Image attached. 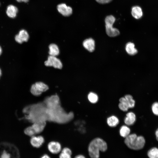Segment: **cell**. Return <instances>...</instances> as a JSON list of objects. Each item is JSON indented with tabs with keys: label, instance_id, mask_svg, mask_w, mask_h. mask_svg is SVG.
<instances>
[{
	"label": "cell",
	"instance_id": "6da1fadb",
	"mask_svg": "<svg viewBox=\"0 0 158 158\" xmlns=\"http://www.w3.org/2000/svg\"><path fill=\"white\" fill-rule=\"evenodd\" d=\"M107 146L105 141L101 138H96L92 140L89 144L88 151L91 158H99V152H105Z\"/></svg>",
	"mask_w": 158,
	"mask_h": 158
},
{
	"label": "cell",
	"instance_id": "7a4b0ae2",
	"mask_svg": "<svg viewBox=\"0 0 158 158\" xmlns=\"http://www.w3.org/2000/svg\"><path fill=\"white\" fill-rule=\"evenodd\" d=\"M145 140L142 136H138L135 133L129 134L125 138L124 142L129 148L135 150L142 149L145 144Z\"/></svg>",
	"mask_w": 158,
	"mask_h": 158
},
{
	"label": "cell",
	"instance_id": "3957f363",
	"mask_svg": "<svg viewBox=\"0 0 158 158\" xmlns=\"http://www.w3.org/2000/svg\"><path fill=\"white\" fill-rule=\"evenodd\" d=\"M115 20V18L112 15L107 16L105 18L106 32L107 34L111 37L116 36L120 34L119 30L113 27Z\"/></svg>",
	"mask_w": 158,
	"mask_h": 158
},
{
	"label": "cell",
	"instance_id": "277c9868",
	"mask_svg": "<svg viewBox=\"0 0 158 158\" xmlns=\"http://www.w3.org/2000/svg\"><path fill=\"white\" fill-rule=\"evenodd\" d=\"M119 101L118 107L123 111H127L129 108H133L135 106V101L132 96L130 95H126L124 97L121 98Z\"/></svg>",
	"mask_w": 158,
	"mask_h": 158
},
{
	"label": "cell",
	"instance_id": "5b68a950",
	"mask_svg": "<svg viewBox=\"0 0 158 158\" xmlns=\"http://www.w3.org/2000/svg\"><path fill=\"white\" fill-rule=\"evenodd\" d=\"M48 89V87L47 85L42 82H39L32 85L30 92L34 95L39 96L42 92L46 91Z\"/></svg>",
	"mask_w": 158,
	"mask_h": 158
},
{
	"label": "cell",
	"instance_id": "8992f818",
	"mask_svg": "<svg viewBox=\"0 0 158 158\" xmlns=\"http://www.w3.org/2000/svg\"><path fill=\"white\" fill-rule=\"evenodd\" d=\"M44 64L47 66H53L59 69L62 68V64L60 60L56 56H49L45 61Z\"/></svg>",
	"mask_w": 158,
	"mask_h": 158
},
{
	"label": "cell",
	"instance_id": "52a82bcc",
	"mask_svg": "<svg viewBox=\"0 0 158 158\" xmlns=\"http://www.w3.org/2000/svg\"><path fill=\"white\" fill-rule=\"evenodd\" d=\"M59 99L56 95H53L47 98L44 102L47 107L49 108H54L60 106Z\"/></svg>",
	"mask_w": 158,
	"mask_h": 158
},
{
	"label": "cell",
	"instance_id": "ba28073f",
	"mask_svg": "<svg viewBox=\"0 0 158 158\" xmlns=\"http://www.w3.org/2000/svg\"><path fill=\"white\" fill-rule=\"evenodd\" d=\"M47 148L51 153L56 154L59 153L61 150V146L59 142L52 141L50 142L48 144Z\"/></svg>",
	"mask_w": 158,
	"mask_h": 158
},
{
	"label": "cell",
	"instance_id": "9c48e42d",
	"mask_svg": "<svg viewBox=\"0 0 158 158\" xmlns=\"http://www.w3.org/2000/svg\"><path fill=\"white\" fill-rule=\"evenodd\" d=\"M57 9L60 13L65 16H69L72 13V8L70 6H67L65 4H59L57 6Z\"/></svg>",
	"mask_w": 158,
	"mask_h": 158
},
{
	"label": "cell",
	"instance_id": "30bf717a",
	"mask_svg": "<svg viewBox=\"0 0 158 158\" xmlns=\"http://www.w3.org/2000/svg\"><path fill=\"white\" fill-rule=\"evenodd\" d=\"M44 138L42 136L31 137L30 142L31 145L34 147L38 148L40 147L44 143Z\"/></svg>",
	"mask_w": 158,
	"mask_h": 158
},
{
	"label": "cell",
	"instance_id": "8fae6325",
	"mask_svg": "<svg viewBox=\"0 0 158 158\" xmlns=\"http://www.w3.org/2000/svg\"><path fill=\"white\" fill-rule=\"evenodd\" d=\"M29 37L28 33L24 30H20L19 34L15 37L16 41L18 43L21 44L24 42H27Z\"/></svg>",
	"mask_w": 158,
	"mask_h": 158
},
{
	"label": "cell",
	"instance_id": "7c38bea8",
	"mask_svg": "<svg viewBox=\"0 0 158 158\" xmlns=\"http://www.w3.org/2000/svg\"><path fill=\"white\" fill-rule=\"evenodd\" d=\"M84 47L90 52L93 51L95 48V42L92 38L87 39L83 42Z\"/></svg>",
	"mask_w": 158,
	"mask_h": 158
},
{
	"label": "cell",
	"instance_id": "4fadbf2b",
	"mask_svg": "<svg viewBox=\"0 0 158 158\" xmlns=\"http://www.w3.org/2000/svg\"><path fill=\"white\" fill-rule=\"evenodd\" d=\"M46 122L44 121H37L33 123L32 127L36 134L39 133L43 130L46 125Z\"/></svg>",
	"mask_w": 158,
	"mask_h": 158
},
{
	"label": "cell",
	"instance_id": "5bb4252c",
	"mask_svg": "<svg viewBox=\"0 0 158 158\" xmlns=\"http://www.w3.org/2000/svg\"><path fill=\"white\" fill-rule=\"evenodd\" d=\"M136 121V116L133 112H129L126 114L124 119V123L127 125L130 126L133 124Z\"/></svg>",
	"mask_w": 158,
	"mask_h": 158
},
{
	"label": "cell",
	"instance_id": "9a60e30c",
	"mask_svg": "<svg viewBox=\"0 0 158 158\" xmlns=\"http://www.w3.org/2000/svg\"><path fill=\"white\" fill-rule=\"evenodd\" d=\"M131 14L135 18L139 19L143 15V12L141 8L139 6H136L132 8Z\"/></svg>",
	"mask_w": 158,
	"mask_h": 158
},
{
	"label": "cell",
	"instance_id": "2e32d148",
	"mask_svg": "<svg viewBox=\"0 0 158 158\" xmlns=\"http://www.w3.org/2000/svg\"><path fill=\"white\" fill-rule=\"evenodd\" d=\"M18 12L17 8L12 5H11L7 7L6 13L8 17L13 18L16 17Z\"/></svg>",
	"mask_w": 158,
	"mask_h": 158
},
{
	"label": "cell",
	"instance_id": "e0dca14e",
	"mask_svg": "<svg viewBox=\"0 0 158 158\" xmlns=\"http://www.w3.org/2000/svg\"><path fill=\"white\" fill-rule=\"evenodd\" d=\"M125 49L127 52L131 55H134L138 52L137 50L135 48L134 44L131 42H129L126 44Z\"/></svg>",
	"mask_w": 158,
	"mask_h": 158
},
{
	"label": "cell",
	"instance_id": "ac0fdd59",
	"mask_svg": "<svg viewBox=\"0 0 158 158\" xmlns=\"http://www.w3.org/2000/svg\"><path fill=\"white\" fill-rule=\"evenodd\" d=\"M49 54L50 56H56L59 53L58 46L54 44H51L49 46Z\"/></svg>",
	"mask_w": 158,
	"mask_h": 158
},
{
	"label": "cell",
	"instance_id": "d6986e66",
	"mask_svg": "<svg viewBox=\"0 0 158 158\" xmlns=\"http://www.w3.org/2000/svg\"><path fill=\"white\" fill-rule=\"evenodd\" d=\"M107 122L109 126L114 127L116 126L119 123V120L116 116H112L107 118Z\"/></svg>",
	"mask_w": 158,
	"mask_h": 158
},
{
	"label": "cell",
	"instance_id": "ffe728a7",
	"mask_svg": "<svg viewBox=\"0 0 158 158\" xmlns=\"http://www.w3.org/2000/svg\"><path fill=\"white\" fill-rule=\"evenodd\" d=\"M130 130L129 127L125 125L122 126L120 130V135L123 138H126L130 134Z\"/></svg>",
	"mask_w": 158,
	"mask_h": 158
},
{
	"label": "cell",
	"instance_id": "44dd1931",
	"mask_svg": "<svg viewBox=\"0 0 158 158\" xmlns=\"http://www.w3.org/2000/svg\"><path fill=\"white\" fill-rule=\"evenodd\" d=\"M147 155L149 158H158V148H152L148 151Z\"/></svg>",
	"mask_w": 158,
	"mask_h": 158
},
{
	"label": "cell",
	"instance_id": "7402d4cb",
	"mask_svg": "<svg viewBox=\"0 0 158 158\" xmlns=\"http://www.w3.org/2000/svg\"><path fill=\"white\" fill-rule=\"evenodd\" d=\"M88 99L89 101L92 103H96L98 99L97 95L95 93L92 92H90L88 95Z\"/></svg>",
	"mask_w": 158,
	"mask_h": 158
},
{
	"label": "cell",
	"instance_id": "603a6c76",
	"mask_svg": "<svg viewBox=\"0 0 158 158\" xmlns=\"http://www.w3.org/2000/svg\"><path fill=\"white\" fill-rule=\"evenodd\" d=\"M24 132L26 135L31 137L35 135L36 134L32 126L26 128L24 130Z\"/></svg>",
	"mask_w": 158,
	"mask_h": 158
},
{
	"label": "cell",
	"instance_id": "cb8c5ba5",
	"mask_svg": "<svg viewBox=\"0 0 158 158\" xmlns=\"http://www.w3.org/2000/svg\"><path fill=\"white\" fill-rule=\"evenodd\" d=\"M152 111L155 115L158 116V102L154 103L151 107Z\"/></svg>",
	"mask_w": 158,
	"mask_h": 158
},
{
	"label": "cell",
	"instance_id": "d4e9b609",
	"mask_svg": "<svg viewBox=\"0 0 158 158\" xmlns=\"http://www.w3.org/2000/svg\"><path fill=\"white\" fill-rule=\"evenodd\" d=\"M72 154L69 153L61 151L59 156V158H71Z\"/></svg>",
	"mask_w": 158,
	"mask_h": 158
},
{
	"label": "cell",
	"instance_id": "484cf974",
	"mask_svg": "<svg viewBox=\"0 0 158 158\" xmlns=\"http://www.w3.org/2000/svg\"><path fill=\"white\" fill-rule=\"evenodd\" d=\"M10 154L5 150L3 151L0 157V158H10Z\"/></svg>",
	"mask_w": 158,
	"mask_h": 158
},
{
	"label": "cell",
	"instance_id": "4316f807",
	"mask_svg": "<svg viewBox=\"0 0 158 158\" xmlns=\"http://www.w3.org/2000/svg\"><path fill=\"white\" fill-rule=\"evenodd\" d=\"M98 3L101 4H105L109 3L112 0H95Z\"/></svg>",
	"mask_w": 158,
	"mask_h": 158
},
{
	"label": "cell",
	"instance_id": "83f0119b",
	"mask_svg": "<svg viewBox=\"0 0 158 158\" xmlns=\"http://www.w3.org/2000/svg\"><path fill=\"white\" fill-rule=\"evenodd\" d=\"M74 158H86L83 155L79 154L75 156Z\"/></svg>",
	"mask_w": 158,
	"mask_h": 158
},
{
	"label": "cell",
	"instance_id": "f1b7e54d",
	"mask_svg": "<svg viewBox=\"0 0 158 158\" xmlns=\"http://www.w3.org/2000/svg\"><path fill=\"white\" fill-rule=\"evenodd\" d=\"M40 158H51V157L48 154H44Z\"/></svg>",
	"mask_w": 158,
	"mask_h": 158
},
{
	"label": "cell",
	"instance_id": "f546056e",
	"mask_svg": "<svg viewBox=\"0 0 158 158\" xmlns=\"http://www.w3.org/2000/svg\"><path fill=\"white\" fill-rule=\"evenodd\" d=\"M156 139L158 141V128L157 129L155 133Z\"/></svg>",
	"mask_w": 158,
	"mask_h": 158
},
{
	"label": "cell",
	"instance_id": "4dcf8cb0",
	"mask_svg": "<svg viewBox=\"0 0 158 158\" xmlns=\"http://www.w3.org/2000/svg\"><path fill=\"white\" fill-rule=\"evenodd\" d=\"M16 1L18 2H27L29 0H16Z\"/></svg>",
	"mask_w": 158,
	"mask_h": 158
},
{
	"label": "cell",
	"instance_id": "1f68e13d",
	"mask_svg": "<svg viewBox=\"0 0 158 158\" xmlns=\"http://www.w3.org/2000/svg\"><path fill=\"white\" fill-rule=\"evenodd\" d=\"M2 51V49L1 47L0 46V55L1 54Z\"/></svg>",
	"mask_w": 158,
	"mask_h": 158
},
{
	"label": "cell",
	"instance_id": "d6a6232c",
	"mask_svg": "<svg viewBox=\"0 0 158 158\" xmlns=\"http://www.w3.org/2000/svg\"><path fill=\"white\" fill-rule=\"evenodd\" d=\"M1 69H0V77L1 76Z\"/></svg>",
	"mask_w": 158,
	"mask_h": 158
}]
</instances>
